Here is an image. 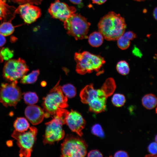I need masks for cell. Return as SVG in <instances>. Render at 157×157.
I'll return each mask as SVG.
<instances>
[{
	"label": "cell",
	"instance_id": "28",
	"mask_svg": "<svg viewBox=\"0 0 157 157\" xmlns=\"http://www.w3.org/2000/svg\"><path fill=\"white\" fill-rule=\"evenodd\" d=\"M148 150L150 154L156 157L157 151L156 142H155L150 143L148 147Z\"/></svg>",
	"mask_w": 157,
	"mask_h": 157
},
{
	"label": "cell",
	"instance_id": "24",
	"mask_svg": "<svg viewBox=\"0 0 157 157\" xmlns=\"http://www.w3.org/2000/svg\"><path fill=\"white\" fill-rule=\"evenodd\" d=\"M116 68L117 72L123 75L128 74L130 71L129 64L125 60H120L118 62L117 64Z\"/></svg>",
	"mask_w": 157,
	"mask_h": 157
},
{
	"label": "cell",
	"instance_id": "7",
	"mask_svg": "<svg viewBox=\"0 0 157 157\" xmlns=\"http://www.w3.org/2000/svg\"><path fill=\"white\" fill-rule=\"evenodd\" d=\"M87 145L82 139L72 135L67 136L61 144V156L83 157L87 154Z\"/></svg>",
	"mask_w": 157,
	"mask_h": 157
},
{
	"label": "cell",
	"instance_id": "21",
	"mask_svg": "<svg viewBox=\"0 0 157 157\" xmlns=\"http://www.w3.org/2000/svg\"><path fill=\"white\" fill-rule=\"evenodd\" d=\"M15 30L14 27L10 22H5L0 25V33L5 36L12 34Z\"/></svg>",
	"mask_w": 157,
	"mask_h": 157
},
{
	"label": "cell",
	"instance_id": "19",
	"mask_svg": "<svg viewBox=\"0 0 157 157\" xmlns=\"http://www.w3.org/2000/svg\"><path fill=\"white\" fill-rule=\"evenodd\" d=\"M13 126L15 130L20 132L26 131L30 127L27 120L23 117H17L15 121Z\"/></svg>",
	"mask_w": 157,
	"mask_h": 157
},
{
	"label": "cell",
	"instance_id": "14",
	"mask_svg": "<svg viewBox=\"0 0 157 157\" xmlns=\"http://www.w3.org/2000/svg\"><path fill=\"white\" fill-rule=\"evenodd\" d=\"M24 113L26 118L33 125L41 123L45 117V112L43 110L36 105L27 106Z\"/></svg>",
	"mask_w": 157,
	"mask_h": 157
},
{
	"label": "cell",
	"instance_id": "36",
	"mask_svg": "<svg viewBox=\"0 0 157 157\" xmlns=\"http://www.w3.org/2000/svg\"><path fill=\"white\" fill-rule=\"evenodd\" d=\"M72 3L74 4H78L81 3L82 0H69Z\"/></svg>",
	"mask_w": 157,
	"mask_h": 157
},
{
	"label": "cell",
	"instance_id": "38",
	"mask_svg": "<svg viewBox=\"0 0 157 157\" xmlns=\"http://www.w3.org/2000/svg\"><path fill=\"white\" fill-rule=\"evenodd\" d=\"M133 0L137 1H144L146 0Z\"/></svg>",
	"mask_w": 157,
	"mask_h": 157
},
{
	"label": "cell",
	"instance_id": "9",
	"mask_svg": "<svg viewBox=\"0 0 157 157\" xmlns=\"http://www.w3.org/2000/svg\"><path fill=\"white\" fill-rule=\"evenodd\" d=\"M28 68L24 60L10 59L5 63L3 70L4 78L9 82L17 81L26 75Z\"/></svg>",
	"mask_w": 157,
	"mask_h": 157
},
{
	"label": "cell",
	"instance_id": "16",
	"mask_svg": "<svg viewBox=\"0 0 157 157\" xmlns=\"http://www.w3.org/2000/svg\"><path fill=\"white\" fill-rule=\"evenodd\" d=\"M142 103L143 106L149 110L152 109L156 106L157 98L153 94H147L142 97Z\"/></svg>",
	"mask_w": 157,
	"mask_h": 157
},
{
	"label": "cell",
	"instance_id": "5",
	"mask_svg": "<svg viewBox=\"0 0 157 157\" xmlns=\"http://www.w3.org/2000/svg\"><path fill=\"white\" fill-rule=\"evenodd\" d=\"M65 110L63 109L57 113L53 116L51 120L45 123L46 127L43 141L44 144H52L64 138L65 133L62 126L65 124Z\"/></svg>",
	"mask_w": 157,
	"mask_h": 157
},
{
	"label": "cell",
	"instance_id": "13",
	"mask_svg": "<svg viewBox=\"0 0 157 157\" xmlns=\"http://www.w3.org/2000/svg\"><path fill=\"white\" fill-rule=\"evenodd\" d=\"M80 96L82 102L86 104L99 98L107 99L108 97L101 88L95 89L92 83L86 85L82 90Z\"/></svg>",
	"mask_w": 157,
	"mask_h": 157
},
{
	"label": "cell",
	"instance_id": "33",
	"mask_svg": "<svg viewBox=\"0 0 157 157\" xmlns=\"http://www.w3.org/2000/svg\"><path fill=\"white\" fill-rule=\"evenodd\" d=\"M6 41L5 36L0 33V47L3 46Z\"/></svg>",
	"mask_w": 157,
	"mask_h": 157
},
{
	"label": "cell",
	"instance_id": "3",
	"mask_svg": "<svg viewBox=\"0 0 157 157\" xmlns=\"http://www.w3.org/2000/svg\"><path fill=\"white\" fill-rule=\"evenodd\" d=\"M74 58L76 63V71L82 75L93 71H99L105 62L104 58L100 56L87 51L75 53Z\"/></svg>",
	"mask_w": 157,
	"mask_h": 157
},
{
	"label": "cell",
	"instance_id": "8",
	"mask_svg": "<svg viewBox=\"0 0 157 157\" xmlns=\"http://www.w3.org/2000/svg\"><path fill=\"white\" fill-rule=\"evenodd\" d=\"M17 83L15 81L1 84L0 88V102L5 107L13 106L15 108L22 98V93L17 85Z\"/></svg>",
	"mask_w": 157,
	"mask_h": 157
},
{
	"label": "cell",
	"instance_id": "2",
	"mask_svg": "<svg viewBox=\"0 0 157 157\" xmlns=\"http://www.w3.org/2000/svg\"><path fill=\"white\" fill-rule=\"evenodd\" d=\"M59 81L51 90L49 93L43 98L42 106L45 111V117L53 116L62 108L68 106L67 98L63 93L59 85Z\"/></svg>",
	"mask_w": 157,
	"mask_h": 157
},
{
	"label": "cell",
	"instance_id": "20",
	"mask_svg": "<svg viewBox=\"0 0 157 157\" xmlns=\"http://www.w3.org/2000/svg\"><path fill=\"white\" fill-rule=\"evenodd\" d=\"M39 74V69L33 70L29 74L24 75L21 78L20 82L23 84L33 83L37 80Z\"/></svg>",
	"mask_w": 157,
	"mask_h": 157
},
{
	"label": "cell",
	"instance_id": "17",
	"mask_svg": "<svg viewBox=\"0 0 157 157\" xmlns=\"http://www.w3.org/2000/svg\"><path fill=\"white\" fill-rule=\"evenodd\" d=\"M88 42L91 46L98 47L103 43L104 37L99 32L94 31L91 33L88 37Z\"/></svg>",
	"mask_w": 157,
	"mask_h": 157
},
{
	"label": "cell",
	"instance_id": "1",
	"mask_svg": "<svg viewBox=\"0 0 157 157\" xmlns=\"http://www.w3.org/2000/svg\"><path fill=\"white\" fill-rule=\"evenodd\" d=\"M126 26L124 18L113 11L102 17L98 24L99 32L108 41L117 40L124 32Z\"/></svg>",
	"mask_w": 157,
	"mask_h": 157
},
{
	"label": "cell",
	"instance_id": "10",
	"mask_svg": "<svg viewBox=\"0 0 157 157\" xmlns=\"http://www.w3.org/2000/svg\"><path fill=\"white\" fill-rule=\"evenodd\" d=\"M65 124H66L70 129L79 136L83 135L82 130L85 127L86 122L80 113L72 110L68 111L65 109L64 115Z\"/></svg>",
	"mask_w": 157,
	"mask_h": 157
},
{
	"label": "cell",
	"instance_id": "18",
	"mask_svg": "<svg viewBox=\"0 0 157 157\" xmlns=\"http://www.w3.org/2000/svg\"><path fill=\"white\" fill-rule=\"evenodd\" d=\"M116 88L114 80L112 78H108L101 88L108 97L111 96L113 93Z\"/></svg>",
	"mask_w": 157,
	"mask_h": 157
},
{
	"label": "cell",
	"instance_id": "32",
	"mask_svg": "<svg viewBox=\"0 0 157 157\" xmlns=\"http://www.w3.org/2000/svg\"><path fill=\"white\" fill-rule=\"evenodd\" d=\"M133 53L134 55L139 57H140L142 55V54L140 50L136 47L133 48Z\"/></svg>",
	"mask_w": 157,
	"mask_h": 157
},
{
	"label": "cell",
	"instance_id": "23",
	"mask_svg": "<svg viewBox=\"0 0 157 157\" xmlns=\"http://www.w3.org/2000/svg\"><path fill=\"white\" fill-rule=\"evenodd\" d=\"M23 98L25 103L29 105H33L37 103L38 98L35 92H28L23 94Z\"/></svg>",
	"mask_w": 157,
	"mask_h": 157
},
{
	"label": "cell",
	"instance_id": "15",
	"mask_svg": "<svg viewBox=\"0 0 157 157\" xmlns=\"http://www.w3.org/2000/svg\"><path fill=\"white\" fill-rule=\"evenodd\" d=\"M136 37V35L132 31L124 32L117 40L118 47L122 50L127 49L130 46V41L135 38Z\"/></svg>",
	"mask_w": 157,
	"mask_h": 157
},
{
	"label": "cell",
	"instance_id": "12",
	"mask_svg": "<svg viewBox=\"0 0 157 157\" xmlns=\"http://www.w3.org/2000/svg\"><path fill=\"white\" fill-rule=\"evenodd\" d=\"M19 11L24 21L28 24L35 21L41 15V10L39 7L30 3L21 5Z\"/></svg>",
	"mask_w": 157,
	"mask_h": 157
},
{
	"label": "cell",
	"instance_id": "6",
	"mask_svg": "<svg viewBox=\"0 0 157 157\" xmlns=\"http://www.w3.org/2000/svg\"><path fill=\"white\" fill-rule=\"evenodd\" d=\"M29 128V131L26 132H20L15 130L11 135L17 140V144L20 148L19 152L20 156H31L33 147L36 140L37 128L33 126Z\"/></svg>",
	"mask_w": 157,
	"mask_h": 157
},
{
	"label": "cell",
	"instance_id": "37",
	"mask_svg": "<svg viewBox=\"0 0 157 157\" xmlns=\"http://www.w3.org/2000/svg\"><path fill=\"white\" fill-rule=\"evenodd\" d=\"M2 48H0V62H2L3 61V60L2 59V58L1 57L0 55V51L1 50Z\"/></svg>",
	"mask_w": 157,
	"mask_h": 157
},
{
	"label": "cell",
	"instance_id": "27",
	"mask_svg": "<svg viewBox=\"0 0 157 157\" xmlns=\"http://www.w3.org/2000/svg\"><path fill=\"white\" fill-rule=\"evenodd\" d=\"M91 131L92 134L101 138L104 137V132L101 126L99 124H96L92 127Z\"/></svg>",
	"mask_w": 157,
	"mask_h": 157
},
{
	"label": "cell",
	"instance_id": "30",
	"mask_svg": "<svg viewBox=\"0 0 157 157\" xmlns=\"http://www.w3.org/2000/svg\"><path fill=\"white\" fill-rule=\"evenodd\" d=\"M88 157H102L103 156L102 154L97 150H93L90 151L88 154Z\"/></svg>",
	"mask_w": 157,
	"mask_h": 157
},
{
	"label": "cell",
	"instance_id": "26",
	"mask_svg": "<svg viewBox=\"0 0 157 157\" xmlns=\"http://www.w3.org/2000/svg\"><path fill=\"white\" fill-rule=\"evenodd\" d=\"M13 50L8 48H2L0 51V55L3 60L7 61L13 56Z\"/></svg>",
	"mask_w": 157,
	"mask_h": 157
},
{
	"label": "cell",
	"instance_id": "4",
	"mask_svg": "<svg viewBox=\"0 0 157 157\" xmlns=\"http://www.w3.org/2000/svg\"><path fill=\"white\" fill-rule=\"evenodd\" d=\"M67 34L76 40L87 39L90 23L80 14L74 13L69 16L63 22Z\"/></svg>",
	"mask_w": 157,
	"mask_h": 157
},
{
	"label": "cell",
	"instance_id": "34",
	"mask_svg": "<svg viewBox=\"0 0 157 157\" xmlns=\"http://www.w3.org/2000/svg\"><path fill=\"white\" fill-rule=\"evenodd\" d=\"M93 3L98 5L102 4L105 3L107 0H91Z\"/></svg>",
	"mask_w": 157,
	"mask_h": 157
},
{
	"label": "cell",
	"instance_id": "22",
	"mask_svg": "<svg viewBox=\"0 0 157 157\" xmlns=\"http://www.w3.org/2000/svg\"><path fill=\"white\" fill-rule=\"evenodd\" d=\"M61 90L65 95L67 98H71L74 97L76 94V89L71 84H67L61 87Z\"/></svg>",
	"mask_w": 157,
	"mask_h": 157
},
{
	"label": "cell",
	"instance_id": "11",
	"mask_svg": "<svg viewBox=\"0 0 157 157\" xmlns=\"http://www.w3.org/2000/svg\"><path fill=\"white\" fill-rule=\"evenodd\" d=\"M76 11V9L74 7L69 6L59 0H56L52 3L48 9V12L52 17L58 19L63 22L69 16Z\"/></svg>",
	"mask_w": 157,
	"mask_h": 157
},
{
	"label": "cell",
	"instance_id": "31",
	"mask_svg": "<svg viewBox=\"0 0 157 157\" xmlns=\"http://www.w3.org/2000/svg\"><path fill=\"white\" fill-rule=\"evenodd\" d=\"M115 157H128L129 156L127 153L125 151L119 150L117 151L114 154Z\"/></svg>",
	"mask_w": 157,
	"mask_h": 157
},
{
	"label": "cell",
	"instance_id": "39",
	"mask_svg": "<svg viewBox=\"0 0 157 157\" xmlns=\"http://www.w3.org/2000/svg\"><path fill=\"white\" fill-rule=\"evenodd\" d=\"M155 142H156L157 141V136L156 135L155 137Z\"/></svg>",
	"mask_w": 157,
	"mask_h": 157
},
{
	"label": "cell",
	"instance_id": "35",
	"mask_svg": "<svg viewBox=\"0 0 157 157\" xmlns=\"http://www.w3.org/2000/svg\"><path fill=\"white\" fill-rule=\"evenodd\" d=\"M157 8L156 7L155 8H154V10H153V17H154V19L156 20H157Z\"/></svg>",
	"mask_w": 157,
	"mask_h": 157
},
{
	"label": "cell",
	"instance_id": "29",
	"mask_svg": "<svg viewBox=\"0 0 157 157\" xmlns=\"http://www.w3.org/2000/svg\"><path fill=\"white\" fill-rule=\"evenodd\" d=\"M6 5L2 1H0V20L6 14Z\"/></svg>",
	"mask_w": 157,
	"mask_h": 157
},
{
	"label": "cell",
	"instance_id": "25",
	"mask_svg": "<svg viewBox=\"0 0 157 157\" xmlns=\"http://www.w3.org/2000/svg\"><path fill=\"white\" fill-rule=\"evenodd\" d=\"M126 98L123 94L120 93L114 94L111 99L113 104L117 107H121L123 106L126 102Z\"/></svg>",
	"mask_w": 157,
	"mask_h": 157
}]
</instances>
